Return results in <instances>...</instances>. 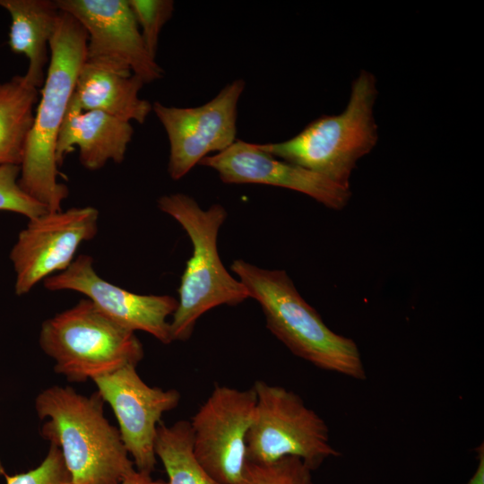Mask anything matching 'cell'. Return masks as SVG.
Segmentation results:
<instances>
[{
	"mask_svg": "<svg viewBox=\"0 0 484 484\" xmlns=\"http://www.w3.org/2000/svg\"><path fill=\"white\" fill-rule=\"evenodd\" d=\"M97 392L86 396L56 385L35 399L40 434L59 448L73 484H117L136 470Z\"/></svg>",
	"mask_w": 484,
	"mask_h": 484,
	"instance_id": "cell-1",
	"label": "cell"
},
{
	"mask_svg": "<svg viewBox=\"0 0 484 484\" xmlns=\"http://www.w3.org/2000/svg\"><path fill=\"white\" fill-rule=\"evenodd\" d=\"M86 45L83 27L72 15L60 11L19 177L22 189L48 212L60 211L69 194L67 186L57 181L56 146L79 70L86 58Z\"/></svg>",
	"mask_w": 484,
	"mask_h": 484,
	"instance_id": "cell-2",
	"label": "cell"
},
{
	"mask_svg": "<svg viewBox=\"0 0 484 484\" xmlns=\"http://www.w3.org/2000/svg\"><path fill=\"white\" fill-rule=\"evenodd\" d=\"M230 269L260 305L267 329L295 356L326 371L367 378L356 342L324 324L285 271L263 269L242 259Z\"/></svg>",
	"mask_w": 484,
	"mask_h": 484,
	"instance_id": "cell-3",
	"label": "cell"
},
{
	"mask_svg": "<svg viewBox=\"0 0 484 484\" xmlns=\"http://www.w3.org/2000/svg\"><path fill=\"white\" fill-rule=\"evenodd\" d=\"M157 203L161 212L181 225L193 245L177 290V307L169 322L172 341H184L204 313L221 305L237 306L249 295L227 271L218 253L219 230L227 218L225 208L216 203L203 210L182 193L162 195Z\"/></svg>",
	"mask_w": 484,
	"mask_h": 484,
	"instance_id": "cell-4",
	"label": "cell"
},
{
	"mask_svg": "<svg viewBox=\"0 0 484 484\" xmlns=\"http://www.w3.org/2000/svg\"><path fill=\"white\" fill-rule=\"evenodd\" d=\"M377 91L375 76L362 70L351 85L345 109L322 116L290 139L257 143L263 151L319 174L347 188L358 160L375 147L378 134L374 118Z\"/></svg>",
	"mask_w": 484,
	"mask_h": 484,
	"instance_id": "cell-5",
	"label": "cell"
},
{
	"mask_svg": "<svg viewBox=\"0 0 484 484\" xmlns=\"http://www.w3.org/2000/svg\"><path fill=\"white\" fill-rule=\"evenodd\" d=\"M39 344L54 361V370L68 382L82 383L143 359L135 333L104 315L88 298L45 320Z\"/></svg>",
	"mask_w": 484,
	"mask_h": 484,
	"instance_id": "cell-6",
	"label": "cell"
},
{
	"mask_svg": "<svg viewBox=\"0 0 484 484\" xmlns=\"http://www.w3.org/2000/svg\"><path fill=\"white\" fill-rule=\"evenodd\" d=\"M252 388L256 402L246 436L247 462L293 456L314 471L325 460L339 456L325 421L299 395L263 380H256Z\"/></svg>",
	"mask_w": 484,
	"mask_h": 484,
	"instance_id": "cell-7",
	"label": "cell"
},
{
	"mask_svg": "<svg viewBox=\"0 0 484 484\" xmlns=\"http://www.w3.org/2000/svg\"><path fill=\"white\" fill-rule=\"evenodd\" d=\"M255 402L253 388L216 385L189 421L194 455L220 484H237L244 474Z\"/></svg>",
	"mask_w": 484,
	"mask_h": 484,
	"instance_id": "cell-8",
	"label": "cell"
},
{
	"mask_svg": "<svg viewBox=\"0 0 484 484\" xmlns=\"http://www.w3.org/2000/svg\"><path fill=\"white\" fill-rule=\"evenodd\" d=\"M246 82L237 79L210 101L194 108L152 104L169 143L168 172L174 180L185 177L212 152H220L235 143L238 104Z\"/></svg>",
	"mask_w": 484,
	"mask_h": 484,
	"instance_id": "cell-9",
	"label": "cell"
},
{
	"mask_svg": "<svg viewBox=\"0 0 484 484\" xmlns=\"http://www.w3.org/2000/svg\"><path fill=\"white\" fill-rule=\"evenodd\" d=\"M99 212L91 206L48 212L29 220L10 252L14 290L22 296L40 281L65 271L80 245L98 232Z\"/></svg>",
	"mask_w": 484,
	"mask_h": 484,
	"instance_id": "cell-10",
	"label": "cell"
},
{
	"mask_svg": "<svg viewBox=\"0 0 484 484\" xmlns=\"http://www.w3.org/2000/svg\"><path fill=\"white\" fill-rule=\"evenodd\" d=\"M112 409L123 444L137 471L151 474L157 463L154 443L162 415L180 402L176 389L148 385L136 367L127 366L92 380Z\"/></svg>",
	"mask_w": 484,
	"mask_h": 484,
	"instance_id": "cell-11",
	"label": "cell"
},
{
	"mask_svg": "<svg viewBox=\"0 0 484 484\" xmlns=\"http://www.w3.org/2000/svg\"><path fill=\"white\" fill-rule=\"evenodd\" d=\"M87 33V60L103 61L131 71L144 83L163 77L147 51L127 0H56Z\"/></svg>",
	"mask_w": 484,
	"mask_h": 484,
	"instance_id": "cell-12",
	"label": "cell"
},
{
	"mask_svg": "<svg viewBox=\"0 0 484 484\" xmlns=\"http://www.w3.org/2000/svg\"><path fill=\"white\" fill-rule=\"evenodd\" d=\"M50 291L73 290L83 294L98 309L119 325L143 331L163 344L172 342L169 316L177 299L169 295H141L102 279L91 255H81L63 272L43 281Z\"/></svg>",
	"mask_w": 484,
	"mask_h": 484,
	"instance_id": "cell-13",
	"label": "cell"
},
{
	"mask_svg": "<svg viewBox=\"0 0 484 484\" xmlns=\"http://www.w3.org/2000/svg\"><path fill=\"white\" fill-rule=\"evenodd\" d=\"M199 165L214 169L223 183L283 187L307 194L333 210L343 209L351 196L350 188L277 159L260 150L257 143L242 140L205 157Z\"/></svg>",
	"mask_w": 484,
	"mask_h": 484,
	"instance_id": "cell-14",
	"label": "cell"
},
{
	"mask_svg": "<svg viewBox=\"0 0 484 484\" xmlns=\"http://www.w3.org/2000/svg\"><path fill=\"white\" fill-rule=\"evenodd\" d=\"M133 134L130 122L99 110H83L73 94L58 133L56 163L60 166L74 146L80 163L89 170L100 169L109 160L121 163Z\"/></svg>",
	"mask_w": 484,
	"mask_h": 484,
	"instance_id": "cell-15",
	"label": "cell"
},
{
	"mask_svg": "<svg viewBox=\"0 0 484 484\" xmlns=\"http://www.w3.org/2000/svg\"><path fill=\"white\" fill-rule=\"evenodd\" d=\"M144 82L131 71L103 61L82 65L73 96L83 110H99L120 120L143 124L152 104L141 99Z\"/></svg>",
	"mask_w": 484,
	"mask_h": 484,
	"instance_id": "cell-16",
	"label": "cell"
},
{
	"mask_svg": "<svg viewBox=\"0 0 484 484\" xmlns=\"http://www.w3.org/2000/svg\"><path fill=\"white\" fill-rule=\"evenodd\" d=\"M11 17L8 44L15 54L24 55L29 66L25 81L40 88L50 59V40L60 10L51 0H0Z\"/></svg>",
	"mask_w": 484,
	"mask_h": 484,
	"instance_id": "cell-17",
	"label": "cell"
},
{
	"mask_svg": "<svg viewBox=\"0 0 484 484\" xmlns=\"http://www.w3.org/2000/svg\"><path fill=\"white\" fill-rule=\"evenodd\" d=\"M39 93L23 75L0 82V166H21Z\"/></svg>",
	"mask_w": 484,
	"mask_h": 484,
	"instance_id": "cell-18",
	"label": "cell"
},
{
	"mask_svg": "<svg viewBox=\"0 0 484 484\" xmlns=\"http://www.w3.org/2000/svg\"><path fill=\"white\" fill-rule=\"evenodd\" d=\"M154 450L167 472V484H220L194 455L189 421L179 420L170 426L160 422Z\"/></svg>",
	"mask_w": 484,
	"mask_h": 484,
	"instance_id": "cell-19",
	"label": "cell"
},
{
	"mask_svg": "<svg viewBox=\"0 0 484 484\" xmlns=\"http://www.w3.org/2000/svg\"><path fill=\"white\" fill-rule=\"evenodd\" d=\"M312 470L293 456L270 462H247L237 484H314Z\"/></svg>",
	"mask_w": 484,
	"mask_h": 484,
	"instance_id": "cell-20",
	"label": "cell"
},
{
	"mask_svg": "<svg viewBox=\"0 0 484 484\" xmlns=\"http://www.w3.org/2000/svg\"><path fill=\"white\" fill-rule=\"evenodd\" d=\"M149 54L156 59L160 31L174 12L172 0H127Z\"/></svg>",
	"mask_w": 484,
	"mask_h": 484,
	"instance_id": "cell-21",
	"label": "cell"
},
{
	"mask_svg": "<svg viewBox=\"0 0 484 484\" xmlns=\"http://www.w3.org/2000/svg\"><path fill=\"white\" fill-rule=\"evenodd\" d=\"M21 166H0V211L13 212L34 219L47 208L26 194L19 185Z\"/></svg>",
	"mask_w": 484,
	"mask_h": 484,
	"instance_id": "cell-22",
	"label": "cell"
},
{
	"mask_svg": "<svg viewBox=\"0 0 484 484\" xmlns=\"http://www.w3.org/2000/svg\"><path fill=\"white\" fill-rule=\"evenodd\" d=\"M2 475L6 484H73L59 448L52 444L36 468L14 475L4 471Z\"/></svg>",
	"mask_w": 484,
	"mask_h": 484,
	"instance_id": "cell-23",
	"label": "cell"
},
{
	"mask_svg": "<svg viewBox=\"0 0 484 484\" xmlns=\"http://www.w3.org/2000/svg\"><path fill=\"white\" fill-rule=\"evenodd\" d=\"M117 484H167V481L153 480L151 474L135 470Z\"/></svg>",
	"mask_w": 484,
	"mask_h": 484,
	"instance_id": "cell-24",
	"label": "cell"
},
{
	"mask_svg": "<svg viewBox=\"0 0 484 484\" xmlns=\"http://www.w3.org/2000/svg\"><path fill=\"white\" fill-rule=\"evenodd\" d=\"M478 465L474 474L466 484H484V445L481 443L476 449Z\"/></svg>",
	"mask_w": 484,
	"mask_h": 484,
	"instance_id": "cell-25",
	"label": "cell"
},
{
	"mask_svg": "<svg viewBox=\"0 0 484 484\" xmlns=\"http://www.w3.org/2000/svg\"><path fill=\"white\" fill-rule=\"evenodd\" d=\"M4 471V468H3V466H2V463H1V462H0V474H3Z\"/></svg>",
	"mask_w": 484,
	"mask_h": 484,
	"instance_id": "cell-26",
	"label": "cell"
}]
</instances>
